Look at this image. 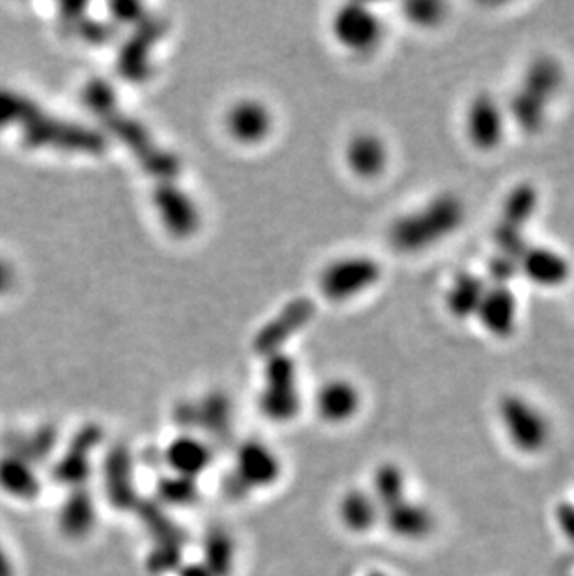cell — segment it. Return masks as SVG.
<instances>
[{
	"label": "cell",
	"instance_id": "obj_18",
	"mask_svg": "<svg viewBox=\"0 0 574 576\" xmlns=\"http://www.w3.org/2000/svg\"><path fill=\"white\" fill-rule=\"evenodd\" d=\"M342 511H344L345 523L349 524L351 528L358 530V532H366V530L372 528L379 517L377 500L366 493L349 494L344 500Z\"/></svg>",
	"mask_w": 574,
	"mask_h": 576
},
{
	"label": "cell",
	"instance_id": "obj_4",
	"mask_svg": "<svg viewBox=\"0 0 574 576\" xmlns=\"http://www.w3.org/2000/svg\"><path fill=\"white\" fill-rule=\"evenodd\" d=\"M508 129V113L497 97L487 92L474 95L465 114L468 143L480 151H494L503 143Z\"/></svg>",
	"mask_w": 574,
	"mask_h": 576
},
{
	"label": "cell",
	"instance_id": "obj_13",
	"mask_svg": "<svg viewBox=\"0 0 574 576\" xmlns=\"http://www.w3.org/2000/svg\"><path fill=\"white\" fill-rule=\"evenodd\" d=\"M321 415L331 422H345L361 407V394L347 380H332L317 396Z\"/></svg>",
	"mask_w": 574,
	"mask_h": 576
},
{
	"label": "cell",
	"instance_id": "obj_11",
	"mask_svg": "<svg viewBox=\"0 0 574 576\" xmlns=\"http://www.w3.org/2000/svg\"><path fill=\"white\" fill-rule=\"evenodd\" d=\"M347 163L361 178H377L388 165V149L377 135L362 133L347 146Z\"/></svg>",
	"mask_w": 574,
	"mask_h": 576
},
{
	"label": "cell",
	"instance_id": "obj_2",
	"mask_svg": "<svg viewBox=\"0 0 574 576\" xmlns=\"http://www.w3.org/2000/svg\"><path fill=\"white\" fill-rule=\"evenodd\" d=\"M498 420L516 452L538 455L552 439L545 412L521 394H503L498 401Z\"/></svg>",
	"mask_w": 574,
	"mask_h": 576
},
{
	"label": "cell",
	"instance_id": "obj_7",
	"mask_svg": "<svg viewBox=\"0 0 574 576\" xmlns=\"http://www.w3.org/2000/svg\"><path fill=\"white\" fill-rule=\"evenodd\" d=\"M476 320L494 338H510L519 323V301L510 284L487 285Z\"/></svg>",
	"mask_w": 574,
	"mask_h": 576
},
{
	"label": "cell",
	"instance_id": "obj_22",
	"mask_svg": "<svg viewBox=\"0 0 574 576\" xmlns=\"http://www.w3.org/2000/svg\"><path fill=\"white\" fill-rule=\"evenodd\" d=\"M13 269L4 260H0V293H7L13 285Z\"/></svg>",
	"mask_w": 574,
	"mask_h": 576
},
{
	"label": "cell",
	"instance_id": "obj_6",
	"mask_svg": "<svg viewBox=\"0 0 574 576\" xmlns=\"http://www.w3.org/2000/svg\"><path fill=\"white\" fill-rule=\"evenodd\" d=\"M379 279V263L372 258H347L326 269L321 285L328 297L340 301L367 292Z\"/></svg>",
	"mask_w": 574,
	"mask_h": 576
},
{
	"label": "cell",
	"instance_id": "obj_17",
	"mask_svg": "<svg viewBox=\"0 0 574 576\" xmlns=\"http://www.w3.org/2000/svg\"><path fill=\"white\" fill-rule=\"evenodd\" d=\"M535 203H538V195L530 185H522L521 189L513 190L503 208L500 230L519 233V230L526 224V220L532 217Z\"/></svg>",
	"mask_w": 574,
	"mask_h": 576
},
{
	"label": "cell",
	"instance_id": "obj_12",
	"mask_svg": "<svg viewBox=\"0 0 574 576\" xmlns=\"http://www.w3.org/2000/svg\"><path fill=\"white\" fill-rule=\"evenodd\" d=\"M486 280L474 273L457 274L446 292V308L456 320L476 317L481 299L487 292Z\"/></svg>",
	"mask_w": 574,
	"mask_h": 576
},
{
	"label": "cell",
	"instance_id": "obj_19",
	"mask_svg": "<svg viewBox=\"0 0 574 576\" xmlns=\"http://www.w3.org/2000/svg\"><path fill=\"white\" fill-rule=\"evenodd\" d=\"M374 496L377 504L383 505V510L407 499V480H405L401 470L394 464L383 467L377 474V480H375Z\"/></svg>",
	"mask_w": 574,
	"mask_h": 576
},
{
	"label": "cell",
	"instance_id": "obj_15",
	"mask_svg": "<svg viewBox=\"0 0 574 576\" xmlns=\"http://www.w3.org/2000/svg\"><path fill=\"white\" fill-rule=\"evenodd\" d=\"M0 489L15 499H34L38 494V480L23 459H0Z\"/></svg>",
	"mask_w": 574,
	"mask_h": 576
},
{
	"label": "cell",
	"instance_id": "obj_1",
	"mask_svg": "<svg viewBox=\"0 0 574 576\" xmlns=\"http://www.w3.org/2000/svg\"><path fill=\"white\" fill-rule=\"evenodd\" d=\"M465 214L467 211L461 198L440 195L413 213L397 219L390 228V243L407 254L431 249L451 238L462 227Z\"/></svg>",
	"mask_w": 574,
	"mask_h": 576
},
{
	"label": "cell",
	"instance_id": "obj_16",
	"mask_svg": "<svg viewBox=\"0 0 574 576\" xmlns=\"http://www.w3.org/2000/svg\"><path fill=\"white\" fill-rule=\"evenodd\" d=\"M157 206L166 224L176 232H189L190 228L195 227V209L187 197H184V192L179 195L173 189L159 190Z\"/></svg>",
	"mask_w": 574,
	"mask_h": 576
},
{
	"label": "cell",
	"instance_id": "obj_24",
	"mask_svg": "<svg viewBox=\"0 0 574 576\" xmlns=\"http://www.w3.org/2000/svg\"><path fill=\"white\" fill-rule=\"evenodd\" d=\"M374 576H385V575H380V573H377V575H374Z\"/></svg>",
	"mask_w": 574,
	"mask_h": 576
},
{
	"label": "cell",
	"instance_id": "obj_10",
	"mask_svg": "<svg viewBox=\"0 0 574 576\" xmlns=\"http://www.w3.org/2000/svg\"><path fill=\"white\" fill-rule=\"evenodd\" d=\"M271 114L261 103L241 102L228 113V132L243 144L261 143L271 132Z\"/></svg>",
	"mask_w": 574,
	"mask_h": 576
},
{
	"label": "cell",
	"instance_id": "obj_3",
	"mask_svg": "<svg viewBox=\"0 0 574 576\" xmlns=\"http://www.w3.org/2000/svg\"><path fill=\"white\" fill-rule=\"evenodd\" d=\"M562 84V70L557 62L551 59H541L533 62L528 70L526 78L522 81V88L513 100V116L526 129H538L545 118L554 94Z\"/></svg>",
	"mask_w": 574,
	"mask_h": 576
},
{
	"label": "cell",
	"instance_id": "obj_21",
	"mask_svg": "<svg viewBox=\"0 0 574 576\" xmlns=\"http://www.w3.org/2000/svg\"><path fill=\"white\" fill-rule=\"evenodd\" d=\"M557 530L571 547H574V504L573 502H560L556 507Z\"/></svg>",
	"mask_w": 574,
	"mask_h": 576
},
{
	"label": "cell",
	"instance_id": "obj_20",
	"mask_svg": "<svg viewBox=\"0 0 574 576\" xmlns=\"http://www.w3.org/2000/svg\"><path fill=\"white\" fill-rule=\"evenodd\" d=\"M405 12L418 27H437L446 18V7L442 2H410Z\"/></svg>",
	"mask_w": 574,
	"mask_h": 576
},
{
	"label": "cell",
	"instance_id": "obj_9",
	"mask_svg": "<svg viewBox=\"0 0 574 576\" xmlns=\"http://www.w3.org/2000/svg\"><path fill=\"white\" fill-rule=\"evenodd\" d=\"M385 519L388 521V528L401 540H426L435 530L432 511L427 505L410 502L409 499L386 507Z\"/></svg>",
	"mask_w": 574,
	"mask_h": 576
},
{
	"label": "cell",
	"instance_id": "obj_5",
	"mask_svg": "<svg viewBox=\"0 0 574 576\" xmlns=\"http://www.w3.org/2000/svg\"><path fill=\"white\" fill-rule=\"evenodd\" d=\"M337 42L356 54L374 53L383 40V23L377 13L364 4H349L334 19Z\"/></svg>",
	"mask_w": 574,
	"mask_h": 576
},
{
	"label": "cell",
	"instance_id": "obj_23",
	"mask_svg": "<svg viewBox=\"0 0 574 576\" xmlns=\"http://www.w3.org/2000/svg\"><path fill=\"white\" fill-rule=\"evenodd\" d=\"M0 576H13L12 562L2 545H0Z\"/></svg>",
	"mask_w": 574,
	"mask_h": 576
},
{
	"label": "cell",
	"instance_id": "obj_8",
	"mask_svg": "<svg viewBox=\"0 0 574 576\" xmlns=\"http://www.w3.org/2000/svg\"><path fill=\"white\" fill-rule=\"evenodd\" d=\"M516 269L530 282L541 287H560L571 276V263L567 258L549 247L526 244L516 258Z\"/></svg>",
	"mask_w": 574,
	"mask_h": 576
},
{
	"label": "cell",
	"instance_id": "obj_14",
	"mask_svg": "<svg viewBox=\"0 0 574 576\" xmlns=\"http://www.w3.org/2000/svg\"><path fill=\"white\" fill-rule=\"evenodd\" d=\"M295 385L293 368L285 358H279L269 366V385H267L265 405L271 412H290L295 407Z\"/></svg>",
	"mask_w": 574,
	"mask_h": 576
}]
</instances>
